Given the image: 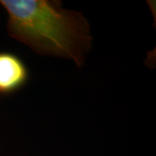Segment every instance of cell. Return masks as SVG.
<instances>
[{"label": "cell", "instance_id": "7a4b0ae2", "mask_svg": "<svg viewBox=\"0 0 156 156\" xmlns=\"http://www.w3.org/2000/svg\"><path fill=\"white\" fill-rule=\"evenodd\" d=\"M30 71L20 56L9 51H0V95H11L25 87Z\"/></svg>", "mask_w": 156, "mask_h": 156}, {"label": "cell", "instance_id": "6da1fadb", "mask_svg": "<svg viewBox=\"0 0 156 156\" xmlns=\"http://www.w3.org/2000/svg\"><path fill=\"white\" fill-rule=\"evenodd\" d=\"M8 15L7 31L35 53L74 60L83 65L91 49L89 24L81 12L57 0H0Z\"/></svg>", "mask_w": 156, "mask_h": 156}]
</instances>
